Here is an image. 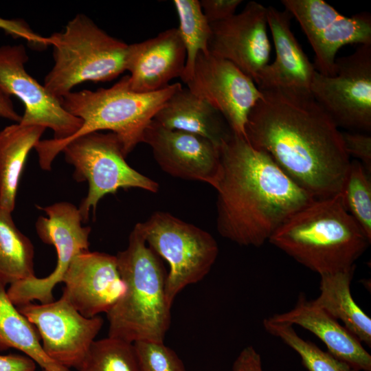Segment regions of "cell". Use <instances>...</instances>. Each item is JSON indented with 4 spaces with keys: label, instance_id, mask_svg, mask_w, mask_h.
<instances>
[{
    "label": "cell",
    "instance_id": "1",
    "mask_svg": "<svg viewBox=\"0 0 371 371\" xmlns=\"http://www.w3.org/2000/svg\"><path fill=\"white\" fill-rule=\"evenodd\" d=\"M260 91L245 126L247 142L314 199L341 194L351 161L334 121L311 95Z\"/></svg>",
    "mask_w": 371,
    "mask_h": 371
},
{
    "label": "cell",
    "instance_id": "2",
    "mask_svg": "<svg viewBox=\"0 0 371 371\" xmlns=\"http://www.w3.org/2000/svg\"><path fill=\"white\" fill-rule=\"evenodd\" d=\"M216 227L221 236L260 247L295 212L315 199L265 152L232 133L219 146Z\"/></svg>",
    "mask_w": 371,
    "mask_h": 371
},
{
    "label": "cell",
    "instance_id": "3",
    "mask_svg": "<svg viewBox=\"0 0 371 371\" xmlns=\"http://www.w3.org/2000/svg\"><path fill=\"white\" fill-rule=\"evenodd\" d=\"M181 86L176 82L155 92L138 93L131 89L129 76L126 75L109 88L72 91L60 101L69 113L82 120V125L67 139L39 141L34 148L41 168L50 170L53 161L69 141L103 130L116 135L126 157L143 142L147 126Z\"/></svg>",
    "mask_w": 371,
    "mask_h": 371
},
{
    "label": "cell",
    "instance_id": "4",
    "mask_svg": "<svg viewBox=\"0 0 371 371\" xmlns=\"http://www.w3.org/2000/svg\"><path fill=\"white\" fill-rule=\"evenodd\" d=\"M370 240L345 208L341 194L314 200L291 215L269 239L320 276L355 266Z\"/></svg>",
    "mask_w": 371,
    "mask_h": 371
},
{
    "label": "cell",
    "instance_id": "5",
    "mask_svg": "<svg viewBox=\"0 0 371 371\" xmlns=\"http://www.w3.org/2000/svg\"><path fill=\"white\" fill-rule=\"evenodd\" d=\"M115 256L126 291L106 313L109 337L131 343L164 342L171 319L168 273L147 245L139 223L131 231L127 247Z\"/></svg>",
    "mask_w": 371,
    "mask_h": 371
},
{
    "label": "cell",
    "instance_id": "6",
    "mask_svg": "<svg viewBox=\"0 0 371 371\" xmlns=\"http://www.w3.org/2000/svg\"><path fill=\"white\" fill-rule=\"evenodd\" d=\"M49 38L54 64L43 85L58 99L82 82L111 81L126 71L128 45L85 14H78Z\"/></svg>",
    "mask_w": 371,
    "mask_h": 371
},
{
    "label": "cell",
    "instance_id": "7",
    "mask_svg": "<svg viewBox=\"0 0 371 371\" xmlns=\"http://www.w3.org/2000/svg\"><path fill=\"white\" fill-rule=\"evenodd\" d=\"M61 152L74 168L75 180L88 182L87 195L78 207L83 222L88 221L91 210L95 214L101 199L119 189L159 191L156 181L127 164L120 141L113 133L93 132L78 137L67 142Z\"/></svg>",
    "mask_w": 371,
    "mask_h": 371
},
{
    "label": "cell",
    "instance_id": "8",
    "mask_svg": "<svg viewBox=\"0 0 371 371\" xmlns=\"http://www.w3.org/2000/svg\"><path fill=\"white\" fill-rule=\"evenodd\" d=\"M139 223L148 246L169 265L166 294L172 305L186 286L207 275L217 258L218 244L209 232L168 212H155Z\"/></svg>",
    "mask_w": 371,
    "mask_h": 371
},
{
    "label": "cell",
    "instance_id": "9",
    "mask_svg": "<svg viewBox=\"0 0 371 371\" xmlns=\"http://www.w3.org/2000/svg\"><path fill=\"white\" fill-rule=\"evenodd\" d=\"M46 216H39L36 222V233L45 243L53 245L57 254L54 270L42 278L36 276L10 284L7 294L16 306L32 302L41 304L54 300L53 291L69 265L78 254L89 251L90 227L82 226L78 207L62 201L40 207Z\"/></svg>",
    "mask_w": 371,
    "mask_h": 371
},
{
    "label": "cell",
    "instance_id": "10",
    "mask_svg": "<svg viewBox=\"0 0 371 371\" xmlns=\"http://www.w3.org/2000/svg\"><path fill=\"white\" fill-rule=\"evenodd\" d=\"M335 63L333 76L314 72L311 95L338 127L370 131L371 45H359Z\"/></svg>",
    "mask_w": 371,
    "mask_h": 371
},
{
    "label": "cell",
    "instance_id": "11",
    "mask_svg": "<svg viewBox=\"0 0 371 371\" xmlns=\"http://www.w3.org/2000/svg\"><path fill=\"white\" fill-rule=\"evenodd\" d=\"M299 23L314 52L313 66L319 74H336V54L346 45H371V15L357 13L347 17L322 0H282Z\"/></svg>",
    "mask_w": 371,
    "mask_h": 371
},
{
    "label": "cell",
    "instance_id": "12",
    "mask_svg": "<svg viewBox=\"0 0 371 371\" xmlns=\"http://www.w3.org/2000/svg\"><path fill=\"white\" fill-rule=\"evenodd\" d=\"M16 307L36 329L47 355L69 369H80L104 324L100 316H83L62 296L48 303Z\"/></svg>",
    "mask_w": 371,
    "mask_h": 371
},
{
    "label": "cell",
    "instance_id": "13",
    "mask_svg": "<svg viewBox=\"0 0 371 371\" xmlns=\"http://www.w3.org/2000/svg\"><path fill=\"white\" fill-rule=\"evenodd\" d=\"M28 59L23 44L0 47V89L23 104L19 123L50 128L54 139H67L80 128L82 120L69 113L60 99L52 95L26 71Z\"/></svg>",
    "mask_w": 371,
    "mask_h": 371
},
{
    "label": "cell",
    "instance_id": "14",
    "mask_svg": "<svg viewBox=\"0 0 371 371\" xmlns=\"http://www.w3.org/2000/svg\"><path fill=\"white\" fill-rule=\"evenodd\" d=\"M185 84L220 112L234 133L245 137L248 115L262 98L249 76L229 61L201 52Z\"/></svg>",
    "mask_w": 371,
    "mask_h": 371
},
{
    "label": "cell",
    "instance_id": "15",
    "mask_svg": "<svg viewBox=\"0 0 371 371\" xmlns=\"http://www.w3.org/2000/svg\"><path fill=\"white\" fill-rule=\"evenodd\" d=\"M267 25V7L249 1L240 13L210 24L208 52L229 61L256 84L270 58Z\"/></svg>",
    "mask_w": 371,
    "mask_h": 371
},
{
    "label": "cell",
    "instance_id": "16",
    "mask_svg": "<svg viewBox=\"0 0 371 371\" xmlns=\"http://www.w3.org/2000/svg\"><path fill=\"white\" fill-rule=\"evenodd\" d=\"M168 175L214 186L221 161L219 147L199 135L165 128L153 120L145 129L143 142Z\"/></svg>",
    "mask_w": 371,
    "mask_h": 371
},
{
    "label": "cell",
    "instance_id": "17",
    "mask_svg": "<svg viewBox=\"0 0 371 371\" xmlns=\"http://www.w3.org/2000/svg\"><path fill=\"white\" fill-rule=\"evenodd\" d=\"M61 282L62 297L89 318L106 313L126 291L116 256L89 250L74 258Z\"/></svg>",
    "mask_w": 371,
    "mask_h": 371
},
{
    "label": "cell",
    "instance_id": "18",
    "mask_svg": "<svg viewBox=\"0 0 371 371\" xmlns=\"http://www.w3.org/2000/svg\"><path fill=\"white\" fill-rule=\"evenodd\" d=\"M291 16L286 10L267 7V25L275 46L276 58L262 70L256 85L260 90L311 95V84L316 70L291 29Z\"/></svg>",
    "mask_w": 371,
    "mask_h": 371
},
{
    "label": "cell",
    "instance_id": "19",
    "mask_svg": "<svg viewBox=\"0 0 371 371\" xmlns=\"http://www.w3.org/2000/svg\"><path fill=\"white\" fill-rule=\"evenodd\" d=\"M186 52L177 28L162 31L150 39L128 45L126 71L131 89L151 93L169 85L181 76Z\"/></svg>",
    "mask_w": 371,
    "mask_h": 371
},
{
    "label": "cell",
    "instance_id": "20",
    "mask_svg": "<svg viewBox=\"0 0 371 371\" xmlns=\"http://www.w3.org/2000/svg\"><path fill=\"white\" fill-rule=\"evenodd\" d=\"M277 323L298 325L317 336L334 357L347 362L358 371H371V355L361 342L338 320L317 307L301 293L289 311L269 317Z\"/></svg>",
    "mask_w": 371,
    "mask_h": 371
},
{
    "label": "cell",
    "instance_id": "21",
    "mask_svg": "<svg viewBox=\"0 0 371 371\" xmlns=\"http://www.w3.org/2000/svg\"><path fill=\"white\" fill-rule=\"evenodd\" d=\"M153 120L165 128L203 137L218 147L233 133L220 112L182 86L166 100Z\"/></svg>",
    "mask_w": 371,
    "mask_h": 371
},
{
    "label": "cell",
    "instance_id": "22",
    "mask_svg": "<svg viewBox=\"0 0 371 371\" xmlns=\"http://www.w3.org/2000/svg\"><path fill=\"white\" fill-rule=\"evenodd\" d=\"M45 129L19 122L0 131V205L12 212L27 155Z\"/></svg>",
    "mask_w": 371,
    "mask_h": 371
},
{
    "label": "cell",
    "instance_id": "23",
    "mask_svg": "<svg viewBox=\"0 0 371 371\" xmlns=\"http://www.w3.org/2000/svg\"><path fill=\"white\" fill-rule=\"evenodd\" d=\"M355 267L321 275L319 295L311 301L335 319H340L348 330L370 347L371 319L356 304L350 291Z\"/></svg>",
    "mask_w": 371,
    "mask_h": 371
},
{
    "label": "cell",
    "instance_id": "24",
    "mask_svg": "<svg viewBox=\"0 0 371 371\" xmlns=\"http://www.w3.org/2000/svg\"><path fill=\"white\" fill-rule=\"evenodd\" d=\"M5 286L0 283V351L19 350L46 371H70L47 355L36 329L11 302Z\"/></svg>",
    "mask_w": 371,
    "mask_h": 371
},
{
    "label": "cell",
    "instance_id": "25",
    "mask_svg": "<svg viewBox=\"0 0 371 371\" xmlns=\"http://www.w3.org/2000/svg\"><path fill=\"white\" fill-rule=\"evenodd\" d=\"M12 213L0 205V283L5 286L36 276L34 246Z\"/></svg>",
    "mask_w": 371,
    "mask_h": 371
},
{
    "label": "cell",
    "instance_id": "26",
    "mask_svg": "<svg viewBox=\"0 0 371 371\" xmlns=\"http://www.w3.org/2000/svg\"><path fill=\"white\" fill-rule=\"evenodd\" d=\"M179 26L178 30L186 52L184 71L181 76L185 83L190 77L198 54L208 52L210 23L206 19L198 0H174Z\"/></svg>",
    "mask_w": 371,
    "mask_h": 371
},
{
    "label": "cell",
    "instance_id": "27",
    "mask_svg": "<svg viewBox=\"0 0 371 371\" xmlns=\"http://www.w3.org/2000/svg\"><path fill=\"white\" fill-rule=\"evenodd\" d=\"M267 332L282 339L300 356L302 364L308 371H358L346 361L324 351L314 343L300 337L290 324L263 320Z\"/></svg>",
    "mask_w": 371,
    "mask_h": 371
},
{
    "label": "cell",
    "instance_id": "28",
    "mask_svg": "<svg viewBox=\"0 0 371 371\" xmlns=\"http://www.w3.org/2000/svg\"><path fill=\"white\" fill-rule=\"evenodd\" d=\"M78 371H139L133 343L109 336L95 340Z\"/></svg>",
    "mask_w": 371,
    "mask_h": 371
},
{
    "label": "cell",
    "instance_id": "29",
    "mask_svg": "<svg viewBox=\"0 0 371 371\" xmlns=\"http://www.w3.org/2000/svg\"><path fill=\"white\" fill-rule=\"evenodd\" d=\"M341 196L348 212L371 240V181L360 161H350Z\"/></svg>",
    "mask_w": 371,
    "mask_h": 371
},
{
    "label": "cell",
    "instance_id": "30",
    "mask_svg": "<svg viewBox=\"0 0 371 371\" xmlns=\"http://www.w3.org/2000/svg\"><path fill=\"white\" fill-rule=\"evenodd\" d=\"M139 371H186L177 353L164 342L133 343Z\"/></svg>",
    "mask_w": 371,
    "mask_h": 371
},
{
    "label": "cell",
    "instance_id": "31",
    "mask_svg": "<svg viewBox=\"0 0 371 371\" xmlns=\"http://www.w3.org/2000/svg\"><path fill=\"white\" fill-rule=\"evenodd\" d=\"M0 29L14 38H23L36 49H45L50 46L49 36H43L35 32L23 19H4L0 17Z\"/></svg>",
    "mask_w": 371,
    "mask_h": 371
},
{
    "label": "cell",
    "instance_id": "32",
    "mask_svg": "<svg viewBox=\"0 0 371 371\" xmlns=\"http://www.w3.org/2000/svg\"><path fill=\"white\" fill-rule=\"evenodd\" d=\"M344 146L349 157L359 159L366 171L371 170V137L363 133H341Z\"/></svg>",
    "mask_w": 371,
    "mask_h": 371
},
{
    "label": "cell",
    "instance_id": "33",
    "mask_svg": "<svg viewBox=\"0 0 371 371\" xmlns=\"http://www.w3.org/2000/svg\"><path fill=\"white\" fill-rule=\"evenodd\" d=\"M202 11L211 24L225 20L234 14L241 0H201Z\"/></svg>",
    "mask_w": 371,
    "mask_h": 371
},
{
    "label": "cell",
    "instance_id": "34",
    "mask_svg": "<svg viewBox=\"0 0 371 371\" xmlns=\"http://www.w3.org/2000/svg\"><path fill=\"white\" fill-rule=\"evenodd\" d=\"M232 371H263L260 354L252 346L244 348L235 359Z\"/></svg>",
    "mask_w": 371,
    "mask_h": 371
},
{
    "label": "cell",
    "instance_id": "35",
    "mask_svg": "<svg viewBox=\"0 0 371 371\" xmlns=\"http://www.w3.org/2000/svg\"><path fill=\"white\" fill-rule=\"evenodd\" d=\"M36 363L26 355H0V371H35Z\"/></svg>",
    "mask_w": 371,
    "mask_h": 371
},
{
    "label": "cell",
    "instance_id": "36",
    "mask_svg": "<svg viewBox=\"0 0 371 371\" xmlns=\"http://www.w3.org/2000/svg\"><path fill=\"white\" fill-rule=\"evenodd\" d=\"M0 117L12 121L16 123L20 122V115L14 109L12 100L8 95L0 89Z\"/></svg>",
    "mask_w": 371,
    "mask_h": 371
},
{
    "label": "cell",
    "instance_id": "37",
    "mask_svg": "<svg viewBox=\"0 0 371 371\" xmlns=\"http://www.w3.org/2000/svg\"><path fill=\"white\" fill-rule=\"evenodd\" d=\"M41 371H46V370L43 369Z\"/></svg>",
    "mask_w": 371,
    "mask_h": 371
}]
</instances>
